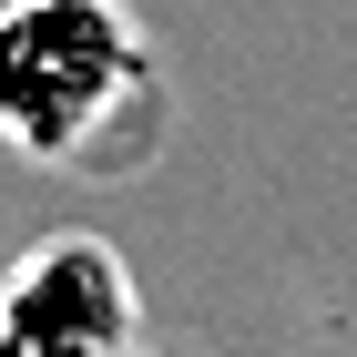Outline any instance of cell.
Masks as SVG:
<instances>
[{"mask_svg":"<svg viewBox=\"0 0 357 357\" xmlns=\"http://www.w3.org/2000/svg\"><path fill=\"white\" fill-rule=\"evenodd\" d=\"M0 10H31V0H0Z\"/></svg>","mask_w":357,"mask_h":357,"instance_id":"obj_3","label":"cell"},{"mask_svg":"<svg viewBox=\"0 0 357 357\" xmlns=\"http://www.w3.org/2000/svg\"><path fill=\"white\" fill-rule=\"evenodd\" d=\"M164 133V72L123 0L0 10V143L52 174H133Z\"/></svg>","mask_w":357,"mask_h":357,"instance_id":"obj_1","label":"cell"},{"mask_svg":"<svg viewBox=\"0 0 357 357\" xmlns=\"http://www.w3.org/2000/svg\"><path fill=\"white\" fill-rule=\"evenodd\" d=\"M10 357H143V286L102 235H41L0 275Z\"/></svg>","mask_w":357,"mask_h":357,"instance_id":"obj_2","label":"cell"},{"mask_svg":"<svg viewBox=\"0 0 357 357\" xmlns=\"http://www.w3.org/2000/svg\"><path fill=\"white\" fill-rule=\"evenodd\" d=\"M0 357H10V347H0Z\"/></svg>","mask_w":357,"mask_h":357,"instance_id":"obj_4","label":"cell"}]
</instances>
